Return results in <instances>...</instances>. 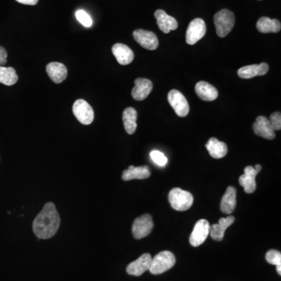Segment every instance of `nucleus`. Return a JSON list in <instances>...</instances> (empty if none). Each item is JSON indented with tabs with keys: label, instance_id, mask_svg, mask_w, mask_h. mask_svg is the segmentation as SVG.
<instances>
[{
	"label": "nucleus",
	"instance_id": "nucleus-27",
	"mask_svg": "<svg viewBox=\"0 0 281 281\" xmlns=\"http://www.w3.org/2000/svg\"><path fill=\"white\" fill-rule=\"evenodd\" d=\"M150 157L156 164L160 167H165L167 163V158L162 151L153 150L150 152Z\"/></svg>",
	"mask_w": 281,
	"mask_h": 281
},
{
	"label": "nucleus",
	"instance_id": "nucleus-3",
	"mask_svg": "<svg viewBox=\"0 0 281 281\" xmlns=\"http://www.w3.org/2000/svg\"><path fill=\"white\" fill-rule=\"evenodd\" d=\"M176 263L174 254L169 251H163L151 259L150 273L154 275L161 274L170 270Z\"/></svg>",
	"mask_w": 281,
	"mask_h": 281
},
{
	"label": "nucleus",
	"instance_id": "nucleus-8",
	"mask_svg": "<svg viewBox=\"0 0 281 281\" xmlns=\"http://www.w3.org/2000/svg\"><path fill=\"white\" fill-rule=\"evenodd\" d=\"M168 101L177 116L181 117L188 116L189 104L182 92L177 90L170 91L168 94Z\"/></svg>",
	"mask_w": 281,
	"mask_h": 281
},
{
	"label": "nucleus",
	"instance_id": "nucleus-20",
	"mask_svg": "<svg viewBox=\"0 0 281 281\" xmlns=\"http://www.w3.org/2000/svg\"><path fill=\"white\" fill-rule=\"evenodd\" d=\"M236 189L234 187H228L222 198L220 210L225 214H232L236 208Z\"/></svg>",
	"mask_w": 281,
	"mask_h": 281
},
{
	"label": "nucleus",
	"instance_id": "nucleus-6",
	"mask_svg": "<svg viewBox=\"0 0 281 281\" xmlns=\"http://www.w3.org/2000/svg\"><path fill=\"white\" fill-rule=\"evenodd\" d=\"M207 33V25L201 18L194 19L190 22L186 32V42L188 45H195Z\"/></svg>",
	"mask_w": 281,
	"mask_h": 281
},
{
	"label": "nucleus",
	"instance_id": "nucleus-30",
	"mask_svg": "<svg viewBox=\"0 0 281 281\" xmlns=\"http://www.w3.org/2000/svg\"><path fill=\"white\" fill-rule=\"evenodd\" d=\"M270 122L273 130L279 131L281 129V114L279 112H275L271 114L270 118Z\"/></svg>",
	"mask_w": 281,
	"mask_h": 281
},
{
	"label": "nucleus",
	"instance_id": "nucleus-29",
	"mask_svg": "<svg viewBox=\"0 0 281 281\" xmlns=\"http://www.w3.org/2000/svg\"><path fill=\"white\" fill-rule=\"evenodd\" d=\"M266 260L270 264L281 265V253L276 250H270L266 254Z\"/></svg>",
	"mask_w": 281,
	"mask_h": 281
},
{
	"label": "nucleus",
	"instance_id": "nucleus-12",
	"mask_svg": "<svg viewBox=\"0 0 281 281\" xmlns=\"http://www.w3.org/2000/svg\"><path fill=\"white\" fill-rule=\"evenodd\" d=\"M253 130L256 135L266 139L273 140L276 137L270 120L263 116L257 117V120L253 123Z\"/></svg>",
	"mask_w": 281,
	"mask_h": 281
},
{
	"label": "nucleus",
	"instance_id": "nucleus-5",
	"mask_svg": "<svg viewBox=\"0 0 281 281\" xmlns=\"http://www.w3.org/2000/svg\"><path fill=\"white\" fill-rule=\"evenodd\" d=\"M73 113L76 120L84 125L91 124L95 117L93 109L84 99L75 101L73 106Z\"/></svg>",
	"mask_w": 281,
	"mask_h": 281
},
{
	"label": "nucleus",
	"instance_id": "nucleus-26",
	"mask_svg": "<svg viewBox=\"0 0 281 281\" xmlns=\"http://www.w3.org/2000/svg\"><path fill=\"white\" fill-rule=\"evenodd\" d=\"M18 81L16 70L13 67H5L0 66V83L11 86Z\"/></svg>",
	"mask_w": 281,
	"mask_h": 281
},
{
	"label": "nucleus",
	"instance_id": "nucleus-10",
	"mask_svg": "<svg viewBox=\"0 0 281 281\" xmlns=\"http://www.w3.org/2000/svg\"><path fill=\"white\" fill-rule=\"evenodd\" d=\"M135 40L141 46L148 50H155L158 48L159 40L157 35L149 31L138 29L133 32Z\"/></svg>",
	"mask_w": 281,
	"mask_h": 281
},
{
	"label": "nucleus",
	"instance_id": "nucleus-15",
	"mask_svg": "<svg viewBox=\"0 0 281 281\" xmlns=\"http://www.w3.org/2000/svg\"><path fill=\"white\" fill-rule=\"evenodd\" d=\"M260 172L251 166L245 168V173L239 177V184L244 187V190L247 194H251L257 189L256 177Z\"/></svg>",
	"mask_w": 281,
	"mask_h": 281
},
{
	"label": "nucleus",
	"instance_id": "nucleus-33",
	"mask_svg": "<svg viewBox=\"0 0 281 281\" xmlns=\"http://www.w3.org/2000/svg\"><path fill=\"white\" fill-rule=\"evenodd\" d=\"M276 266V271L279 273V275H281V265H278Z\"/></svg>",
	"mask_w": 281,
	"mask_h": 281
},
{
	"label": "nucleus",
	"instance_id": "nucleus-23",
	"mask_svg": "<svg viewBox=\"0 0 281 281\" xmlns=\"http://www.w3.org/2000/svg\"><path fill=\"white\" fill-rule=\"evenodd\" d=\"M206 148L208 150L210 155L214 159L223 158L227 154L228 148L226 144L220 142L216 138H210L206 145Z\"/></svg>",
	"mask_w": 281,
	"mask_h": 281
},
{
	"label": "nucleus",
	"instance_id": "nucleus-31",
	"mask_svg": "<svg viewBox=\"0 0 281 281\" xmlns=\"http://www.w3.org/2000/svg\"><path fill=\"white\" fill-rule=\"evenodd\" d=\"M7 62V53L4 47L0 46V66L5 65Z\"/></svg>",
	"mask_w": 281,
	"mask_h": 281
},
{
	"label": "nucleus",
	"instance_id": "nucleus-9",
	"mask_svg": "<svg viewBox=\"0 0 281 281\" xmlns=\"http://www.w3.org/2000/svg\"><path fill=\"white\" fill-rule=\"evenodd\" d=\"M210 223L207 220H198L190 236V244L193 247H198L204 243L210 235Z\"/></svg>",
	"mask_w": 281,
	"mask_h": 281
},
{
	"label": "nucleus",
	"instance_id": "nucleus-19",
	"mask_svg": "<svg viewBox=\"0 0 281 281\" xmlns=\"http://www.w3.org/2000/svg\"><path fill=\"white\" fill-rule=\"evenodd\" d=\"M46 72L53 82L57 84L61 83L67 79V67L63 63L58 62L48 63L46 66Z\"/></svg>",
	"mask_w": 281,
	"mask_h": 281
},
{
	"label": "nucleus",
	"instance_id": "nucleus-13",
	"mask_svg": "<svg viewBox=\"0 0 281 281\" xmlns=\"http://www.w3.org/2000/svg\"><path fill=\"white\" fill-rule=\"evenodd\" d=\"M135 85L132 89V95L137 101L145 99L152 90V82L148 79H137L135 81Z\"/></svg>",
	"mask_w": 281,
	"mask_h": 281
},
{
	"label": "nucleus",
	"instance_id": "nucleus-17",
	"mask_svg": "<svg viewBox=\"0 0 281 281\" xmlns=\"http://www.w3.org/2000/svg\"><path fill=\"white\" fill-rule=\"evenodd\" d=\"M269 65L267 63H262L260 64L245 66L238 70V74L241 79H250L257 76H263L269 71Z\"/></svg>",
	"mask_w": 281,
	"mask_h": 281
},
{
	"label": "nucleus",
	"instance_id": "nucleus-32",
	"mask_svg": "<svg viewBox=\"0 0 281 281\" xmlns=\"http://www.w3.org/2000/svg\"><path fill=\"white\" fill-rule=\"evenodd\" d=\"M16 1L20 3V4H23V5L30 6L36 5L38 2V0H16Z\"/></svg>",
	"mask_w": 281,
	"mask_h": 281
},
{
	"label": "nucleus",
	"instance_id": "nucleus-2",
	"mask_svg": "<svg viewBox=\"0 0 281 281\" xmlns=\"http://www.w3.org/2000/svg\"><path fill=\"white\" fill-rule=\"evenodd\" d=\"M214 23L216 34L220 38H224L232 32L235 23V14L232 11L223 9L214 15Z\"/></svg>",
	"mask_w": 281,
	"mask_h": 281
},
{
	"label": "nucleus",
	"instance_id": "nucleus-16",
	"mask_svg": "<svg viewBox=\"0 0 281 281\" xmlns=\"http://www.w3.org/2000/svg\"><path fill=\"white\" fill-rule=\"evenodd\" d=\"M112 52L120 65H129L135 59L133 51L124 44H115L112 48Z\"/></svg>",
	"mask_w": 281,
	"mask_h": 281
},
{
	"label": "nucleus",
	"instance_id": "nucleus-14",
	"mask_svg": "<svg viewBox=\"0 0 281 281\" xmlns=\"http://www.w3.org/2000/svg\"><path fill=\"white\" fill-rule=\"evenodd\" d=\"M154 15L157 18L159 29L164 33L168 34L170 31L176 30L177 29L178 23L176 19L168 15L164 10H157Z\"/></svg>",
	"mask_w": 281,
	"mask_h": 281
},
{
	"label": "nucleus",
	"instance_id": "nucleus-18",
	"mask_svg": "<svg viewBox=\"0 0 281 281\" xmlns=\"http://www.w3.org/2000/svg\"><path fill=\"white\" fill-rule=\"evenodd\" d=\"M235 216H229L226 218H220L218 223L212 225L210 226V234L211 238L215 241H220L224 237L226 229L232 226L235 222Z\"/></svg>",
	"mask_w": 281,
	"mask_h": 281
},
{
	"label": "nucleus",
	"instance_id": "nucleus-24",
	"mask_svg": "<svg viewBox=\"0 0 281 281\" xmlns=\"http://www.w3.org/2000/svg\"><path fill=\"white\" fill-rule=\"evenodd\" d=\"M257 27L261 33H277L280 31L281 24L276 19L263 17L257 22Z\"/></svg>",
	"mask_w": 281,
	"mask_h": 281
},
{
	"label": "nucleus",
	"instance_id": "nucleus-4",
	"mask_svg": "<svg viewBox=\"0 0 281 281\" xmlns=\"http://www.w3.org/2000/svg\"><path fill=\"white\" fill-rule=\"evenodd\" d=\"M168 198L172 208L176 211H186L193 205V195L189 191L179 188L172 189L169 193Z\"/></svg>",
	"mask_w": 281,
	"mask_h": 281
},
{
	"label": "nucleus",
	"instance_id": "nucleus-1",
	"mask_svg": "<svg viewBox=\"0 0 281 281\" xmlns=\"http://www.w3.org/2000/svg\"><path fill=\"white\" fill-rule=\"evenodd\" d=\"M60 217L54 203L48 202L44 206L33 222V232L39 239H49L58 232Z\"/></svg>",
	"mask_w": 281,
	"mask_h": 281
},
{
	"label": "nucleus",
	"instance_id": "nucleus-22",
	"mask_svg": "<svg viewBox=\"0 0 281 281\" xmlns=\"http://www.w3.org/2000/svg\"><path fill=\"white\" fill-rule=\"evenodd\" d=\"M195 92L201 99L213 101L218 97V91L213 85L206 82H199L195 85Z\"/></svg>",
	"mask_w": 281,
	"mask_h": 281
},
{
	"label": "nucleus",
	"instance_id": "nucleus-7",
	"mask_svg": "<svg viewBox=\"0 0 281 281\" xmlns=\"http://www.w3.org/2000/svg\"><path fill=\"white\" fill-rule=\"evenodd\" d=\"M153 226L154 224L151 216L149 214H145L135 220L132 226V233L136 239H142L150 235Z\"/></svg>",
	"mask_w": 281,
	"mask_h": 281
},
{
	"label": "nucleus",
	"instance_id": "nucleus-21",
	"mask_svg": "<svg viewBox=\"0 0 281 281\" xmlns=\"http://www.w3.org/2000/svg\"><path fill=\"white\" fill-rule=\"evenodd\" d=\"M151 175L149 167L147 166H142V167H135V166H130L129 168L125 170L122 174V179L123 181L135 180V179H146Z\"/></svg>",
	"mask_w": 281,
	"mask_h": 281
},
{
	"label": "nucleus",
	"instance_id": "nucleus-28",
	"mask_svg": "<svg viewBox=\"0 0 281 281\" xmlns=\"http://www.w3.org/2000/svg\"><path fill=\"white\" fill-rule=\"evenodd\" d=\"M76 20H79L83 26L86 28H90L92 25V20L89 14L83 10H79L76 12Z\"/></svg>",
	"mask_w": 281,
	"mask_h": 281
},
{
	"label": "nucleus",
	"instance_id": "nucleus-25",
	"mask_svg": "<svg viewBox=\"0 0 281 281\" xmlns=\"http://www.w3.org/2000/svg\"><path fill=\"white\" fill-rule=\"evenodd\" d=\"M137 118L138 113L132 107L125 109L123 113V121L125 131L129 135H133L137 129Z\"/></svg>",
	"mask_w": 281,
	"mask_h": 281
},
{
	"label": "nucleus",
	"instance_id": "nucleus-11",
	"mask_svg": "<svg viewBox=\"0 0 281 281\" xmlns=\"http://www.w3.org/2000/svg\"><path fill=\"white\" fill-rule=\"evenodd\" d=\"M151 259V254L148 253L142 254L138 260L132 262L127 266L126 272L132 276H141L147 270H149Z\"/></svg>",
	"mask_w": 281,
	"mask_h": 281
}]
</instances>
